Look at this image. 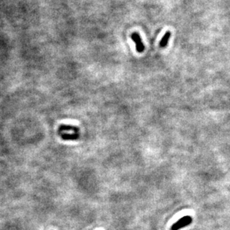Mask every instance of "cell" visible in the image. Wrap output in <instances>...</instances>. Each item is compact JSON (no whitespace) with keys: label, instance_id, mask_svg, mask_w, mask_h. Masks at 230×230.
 I'll return each instance as SVG.
<instances>
[{"label":"cell","instance_id":"cell-1","mask_svg":"<svg viewBox=\"0 0 230 230\" xmlns=\"http://www.w3.org/2000/svg\"><path fill=\"white\" fill-rule=\"evenodd\" d=\"M192 222V217L191 216H184L181 219L176 221L175 224H173L170 229L171 230H179L187 226L190 225Z\"/></svg>","mask_w":230,"mask_h":230},{"label":"cell","instance_id":"cell-2","mask_svg":"<svg viewBox=\"0 0 230 230\" xmlns=\"http://www.w3.org/2000/svg\"><path fill=\"white\" fill-rule=\"evenodd\" d=\"M131 39L135 43L136 50L138 51V52H144V45L143 44L140 34L137 32H134L131 34Z\"/></svg>","mask_w":230,"mask_h":230},{"label":"cell","instance_id":"cell-3","mask_svg":"<svg viewBox=\"0 0 230 230\" xmlns=\"http://www.w3.org/2000/svg\"><path fill=\"white\" fill-rule=\"evenodd\" d=\"M170 35H171V32L169 31H167V32L164 34V35L163 36V37H162L161 40L160 44H159V46H160L161 48H164V47L167 46L169 40H170Z\"/></svg>","mask_w":230,"mask_h":230},{"label":"cell","instance_id":"cell-4","mask_svg":"<svg viewBox=\"0 0 230 230\" xmlns=\"http://www.w3.org/2000/svg\"><path fill=\"white\" fill-rule=\"evenodd\" d=\"M79 135L78 133H75L73 135H67V134H64V135H61V138L64 140H76L77 138H79Z\"/></svg>","mask_w":230,"mask_h":230},{"label":"cell","instance_id":"cell-5","mask_svg":"<svg viewBox=\"0 0 230 230\" xmlns=\"http://www.w3.org/2000/svg\"><path fill=\"white\" fill-rule=\"evenodd\" d=\"M64 130H73V131H76V132H78L79 131L78 128L72 126H65V125L61 126L60 128H59V131H64Z\"/></svg>","mask_w":230,"mask_h":230}]
</instances>
